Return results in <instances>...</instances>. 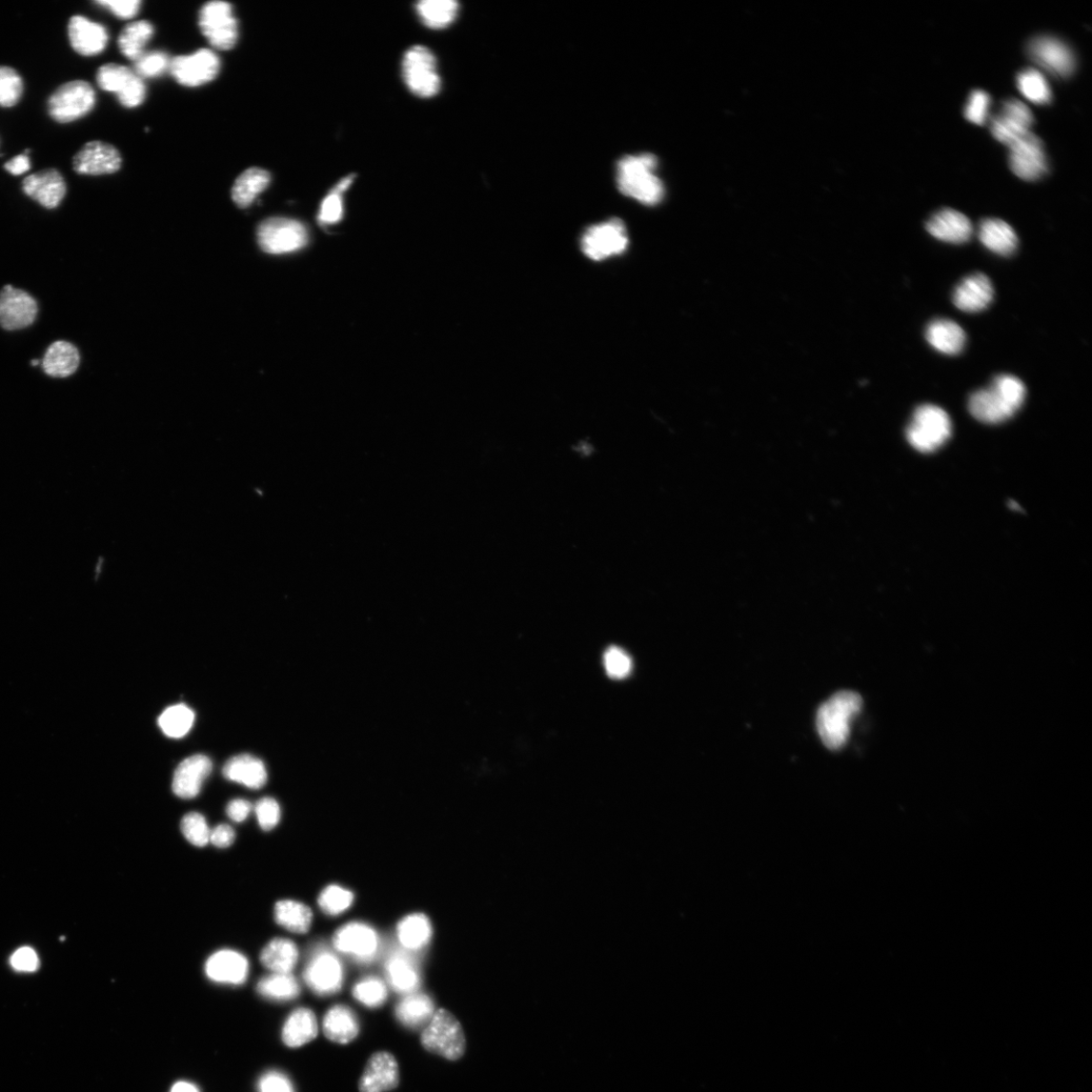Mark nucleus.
I'll use <instances>...</instances> for the list:
<instances>
[{
    "label": "nucleus",
    "instance_id": "obj_1",
    "mask_svg": "<svg viewBox=\"0 0 1092 1092\" xmlns=\"http://www.w3.org/2000/svg\"><path fill=\"white\" fill-rule=\"evenodd\" d=\"M1026 395L1025 384L1020 378L1001 375L988 388L971 395L968 403L969 411L983 423H1002L1020 410Z\"/></svg>",
    "mask_w": 1092,
    "mask_h": 1092
},
{
    "label": "nucleus",
    "instance_id": "obj_2",
    "mask_svg": "<svg viewBox=\"0 0 1092 1092\" xmlns=\"http://www.w3.org/2000/svg\"><path fill=\"white\" fill-rule=\"evenodd\" d=\"M658 160L653 154L625 156L617 165L616 181L619 191L646 206L662 201L664 190L656 175Z\"/></svg>",
    "mask_w": 1092,
    "mask_h": 1092
},
{
    "label": "nucleus",
    "instance_id": "obj_3",
    "mask_svg": "<svg viewBox=\"0 0 1092 1092\" xmlns=\"http://www.w3.org/2000/svg\"><path fill=\"white\" fill-rule=\"evenodd\" d=\"M863 700L853 691H842L823 703L818 712L817 725L824 745L839 750L849 736V723L861 712Z\"/></svg>",
    "mask_w": 1092,
    "mask_h": 1092
},
{
    "label": "nucleus",
    "instance_id": "obj_4",
    "mask_svg": "<svg viewBox=\"0 0 1092 1092\" xmlns=\"http://www.w3.org/2000/svg\"><path fill=\"white\" fill-rule=\"evenodd\" d=\"M950 434H952V422L948 413L929 403L917 408L906 429L909 444L923 454L939 450Z\"/></svg>",
    "mask_w": 1092,
    "mask_h": 1092
},
{
    "label": "nucleus",
    "instance_id": "obj_5",
    "mask_svg": "<svg viewBox=\"0 0 1092 1092\" xmlns=\"http://www.w3.org/2000/svg\"><path fill=\"white\" fill-rule=\"evenodd\" d=\"M421 1044L430 1053L451 1061L461 1058L467 1047L461 1025L447 1009L435 1011L430 1023L423 1028Z\"/></svg>",
    "mask_w": 1092,
    "mask_h": 1092
},
{
    "label": "nucleus",
    "instance_id": "obj_6",
    "mask_svg": "<svg viewBox=\"0 0 1092 1092\" xmlns=\"http://www.w3.org/2000/svg\"><path fill=\"white\" fill-rule=\"evenodd\" d=\"M95 97L93 88L87 81H69L59 87L49 97V116L57 123H72L93 110Z\"/></svg>",
    "mask_w": 1092,
    "mask_h": 1092
},
{
    "label": "nucleus",
    "instance_id": "obj_7",
    "mask_svg": "<svg viewBox=\"0 0 1092 1092\" xmlns=\"http://www.w3.org/2000/svg\"><path fill=\"white\" fill-rule=\"evenodd\" d=\"M261 249L271 254H286L305 247L308 231L300 221L271 218L262 221L257 232Z\"/></svg>",
    "mask_w": 1092,
    "mask_h": 1092
},
{
    "label": "nucleus",
    "instance_id": "obj_8",
    "mask_svg": "<svg viewBox=\"0 0 1092 1092\" xmlns=\"http://www.w3.org/2000/svg\"><path fill=\"white\" fill-rule=\"evenodd\" d=\"M198 26L215 49L227 51L235 47L239 31L230 4L211 2L202 6L198 14Z\"/></svg>",
    "mask_w": 1092,
    "mask_h": 1092
},
{
    "label": "nucleus",
    "instance_id": "obj_9",
    "mask_svg": "<svg viewBox=\"0 0 1092 1092\" xmlns=\"http://www.w3.org/2000/svg\"><path fill=\"white\" fill-rule=\"evenodd\" d=\"M403 74L409 90L420 97H431L440 90L436 60L431 51L415 46L403 57Z\"/></svg>",
    "mask_w": 1092,
    "mask_h": 1092
},
{
    "label": "nucleus",
    "instance_id": "obj_10",
    "mask_svg": "<svg viewBox=\"0 0 1092 1092\" xmlns=\"http://www.w3.org/2000/svg\"><path fill=\"white\" fill-rule=\"evenodd\" d=\"M96 81L101 90L116 93L119 104L126 108H137L146 98L143 80L124 65L109 64L101 66Z\"/></svg>",
    "mask_w": 1092,
    "mask_h": 1092
},
{
    "label": "nucleus",
    "instance_id": "obj_11",
    "mask_svg": "<svg viewBox=\"0 0 1092 1092\" xmlns=\"http://www.w3.org/2000/svg\"><path fill=\"white\" fill-rule=\"evenodd\" d=\"M630 245L623 221L611 219L590 227L582 239V250L586 257L600 261L623 253Z\"/></svg>",
    "mask_w": 1092,
    "mask_h": 1092
},
{
    "label": "nucleus",
    "instance_id": "obj_12",
    "mask_svg": "<svg viewBox=\"0 0 1092 1092\" xmlns=\"http://www.w3.org/2000/svg\"><path fill=\"white\" fill-rule=\"evenodd\" d=\"M221 63L211 50L200 49L190 55L170 60L169 70L181 86L197 88L211 83L219 74Z\"/></svg>",
    "mask_w": 1092,
    "mask_h": 1092
},
{
    "label": "nucleus",
    "instance_id": "obj_13",
    "mask_svg": "<svg viewBox=\"0 0 1092 1092\" xmlns=\"http://www.w3.org/2000/svg\"><path fill=\"white\" fill-rule=\"evenodd\" d=\"M1027 51L1034 64L1052 75L1068 77L1076 70L1074 52L1054 37L1042 36L1031 39Z\"/></svg>",
    "mask_w": 1092,
    "mask_h": 1092
},
{
    "label": "nucleus",
    "instance_id": "obj_14",
    "mask_svg": "<svg viewBox=\"0 0 1092 1092\" xmlns=\"http://www.w3.org/2000/svg\"><path fill=\"white\" fill-rule=\"evenodd\" d=\"M1009 148V167L1018 177L1036 181L1048 172V160L1042 140L1029 132Z\"/></svg>",
    "mask_w": 1092,
    "mask_h": 1092
},
{
    "label": "nucleus",
    "instance_id": "obj_15",
    "mask_svg": "<svg viewBox=\"0 0 1092 1092\" xmlns=\"http://www.w3.org/2000/svg\"><path fill=\"white\" fill-rule=\"evenodd\" d=\"M1034 117L1027 105L1018 99L1003 101L999 112L990 119V131L1007 147L1028 134Z\"/></svg>",
    "mask_w": 1092,
    "mask_h": 1092
},
{
    "label": "nucleus",
    "instance_id": "obj_16",
    "mask_svg": "<svg viewBox=\"0 0 1092 1092\" xmlns=\"http://www.w3.org/2000/svg\"><path fill=\"white\" fill-rule=\"evenodd\" d=\"M303 979L318 996L337 994L344 980L343 966L329 950L317 949L303 971Z\"/></svg>",
    "mask_w": 1092,
    "mask_h": 1092
},
{
    "label": "nucleus",
    "instance_id": "obj_17",
    "mask_svg": "<svg viewBox=\"0 0 1092 1092\" xmlns=\"http://www.w3.org/2000/svg\"><path fill=\"white\" fill-rule=\"evenodd\" d=\"M39 313L37 300L28 292L6 286L0 292V326L8 331L28 328Z\"/></svg>",
    "mask_w": 1092,
    "mask_h": 1092
},
{
    "label": "nucleus",
    "instance_id": "obj_18",
    "mask_svg": "<svg viewBox=\"0 0 1092 1092\" xmlns=\"http://www.w3.org/2000/svg\"><path fill=\"white\" fill-rule=\"evenodd\" d=\"M334 946L339 952L351 955L357 961L370 962L377 953L379 941L372 926L351 923L337 930Z\"/></svg>",
    "mask_w": 1092,
    "mask_h": 1092
},
{
    "label": "nucleus",
    "instance_id": "obj_19",
    "mask_svg": "<svg viewBox=\"0 0 1092 1092\" xmlns=\"http://www.w3.org/2000/svg\"><path fill=\"white\" fill-rule=\"evenodd\" d=\"M121 167L119 152L105 142L92 141L73 158L75 172L83 175H106L117 172Z\"/></svg>",
    "mask_w": 1092,
    "mask_h": 1092
},
{
    "label": "nucleus",
    "instance_id": "obj_20",
    "mask_svg": "<svg viewBox=\"0 0 1092 1092\" xmlns=\"http://www.w3.org/2000/svg\"><path fill=\"white\" fill-rule=\"evenodd\" d=\"M23 191L39 205L53 210L65 199L67 188L64 175L51 169L27 176L23 181Z\"/></svg>",
    "mask_w": 1092,
    "mask_h": 1092
},
{
    "label": "nucleus",
    "instance_id": "obj_21",
    "mask_svg": "<svg viewBox=\"0 0 1092 1092\" xmlns=\"http://www.w3.org/2000/svg\"><path fill=\"white\" fill-rule=\"evenodd\" d=\"M399 1082L396 1058L389 1052H377L370 1058L358 1088L360 1092H386L395 1089Z\"/></svg>",
    "mask_w": 1092,
    "mask_h": 1092
},
{
    "label": "nucleus",
    "instance_id": "obj_22",
    "mask_svg": "<svg viewBox=\"0 0 1092 1092\" xmlns=\"http://www.w3.org/2000/svg\"><path fill=\"white\" fill-rule=\"evenodd\" d=\"M69 42L81 56H96L104 52L108 42L107 29L83 15H74L68 23Z\"/></svg>",
    "mask_w": 1092,
    "mask_h": 1092
},
{
    "label": "nucleus",
    "instance_id": "obj_23",
    "mask_svg": "<svg viewBox=\"0 0 1092 1092\" xmlns=\"http://www.w3.org/2000/svg\"><path fill=\"white\" fill-rule=\"evenodd\" d=\"M213 764L204 755H195L182 761L177 767L172 782L174 794L182 799H193L198 795L202 783L212 772Z\"/></svg>",
    "mask_w": 1092,
    "mask_h": 1092
},
{
    "label": "nucleus",
    "instance_id": "obj_24",
    "mask_svg": "<svg viewBox=\"0 0 1092 1092\" xmlns=\"http://www.w3.org/2000/svg\"><path fill=\"white\" fill-rule=\"evenodd\" d=\"M205 970L209 979L214 982L240 985L248 977L249 962L236 950L221 949L208 959Z\"/></svg>",
    "mask_w": 1092,
    "mask_h": 1092
},
{
    "label": "nucleus",
    "instance_id": "obj_25",
    "mask_svg": "<svg viewBox=\"0 0 1092 1092\" xmlns=\"http://www.w3.org/2000/svg\"><path fill=\"white\" fill-rule=\"evenodd\" d=\"M994 296L995 290L990 279L983 273H975L959 283L954 292L953 301L963 312L978 313L990 305Z\"/></svg>",
    "mask_w": 1092,
    "mask_h": 1092
},
{
    "label": "nucleus",
    "instance_id": "obj_26",
    "mask_svg": "<svg viewBox=\"0 0 1092 1092\" xmlns=\"http://www.w3.org/2000/svg\"><path fill=\"white\" fill-rule=\"evenodd\" d=\"M926 230L933 237L952 245H963L974 235L973 222L962 213L944 209L926 222Z\"/></svg>",
    "mask_w": 1092,
    "mask_h": 1092
},
{
    "label": "nucleus",
    "instance_id": "obj_27",
    "mask_svg": "<svg viewBox=\"0 0 1092 1092\" xmlns=\"http://www.w3.org/2000/svg\"><path fill=\"white\" fill-rule=\"evenodd\" d=\"M386 974L391 987L396 993L410 995L420 985V974L416 963L407 952L396 950L386 963Z\"/></svg>",
    "mask_w": 1092,
    "mask_h": 1092
},
{
    "label": "nucleus",
    "instance_id": "obj_28",
    "mask_svg": "<svg viewBox=\"0 0 1092 1092\" xmlns=\"http://www.w3.org/2000/svg\"><path fill=\"white\" fill-rule=\"evenodd\" d=\"M978 237L987 249L1001 256L1014 254L1019 245L1013 227L1000 219L983 220L980 222Z\"/></svg>",
    "mask_w": 1092,
    "mask_h": 1092
},
{
    "label": "nucleus",
    "instance_id": "obj_29",
    "mask_svg": "<svg viewBox=\"0 0 1092 1092\" xmlns=\"http://www.w3.org/2000/svg\"><path fill=\"white\" fill-rule=\"evenodd\" d=\"M222 774L226 779L250 789H260L268 781L265 764L250 755H239L231 758L222 767Z\"/></svg>",
    "mask_w": 1092,
    "mask_h": 1092
},
{
    "label": "nucleus",
    "instance_id": "obj_30",
    "mask_svg": "<svg viewBox=\"0 0 1092 1092\" xmlns=\"http://www.w3.org/2000/svg\"><path fill=\"white\" fill-rule=\"evenodd\" d=\"M925 337L930 346L938 351L948 355H957L962 352L966 334L954 321L938 319L928 324Z\"/></svg>",
    "mask_w": 1092,
    "mask_h": 1092
},
{
    "label": "nucleus",
    "instance_id": "obj_31",
    "mask_svg": "<svg viewBox=\"0 0 1092 1092\" xmlns=\"http://www.w3.org/2000/svg\"><path fill=\"white\" fill-rule=\"evenodd\" d=\"M40 364L49 377L65 378L77 371L80 354L72 343L59 340L51 344Z\"/></svg>",
    "mask_w": 1092,
    "mask_h": 1092
},
{
    "label": "nucleus",
    "instance_id": "obj_32",
    "mask_svg": "<svg viewBox=\"0 0 1092 1092\" xmlns=\"http://www.w3.org/2000/svg\"><path fill=\"white\" fill-rule=\"evenodd\" d=\"M326 1038L337 1044H349L359 1033V1023L353 1011L346 1005H335L323 1021Z\"/></svg>",
    "mask_w": 1092,
    "mask_h": 1092
},
{
    "label": "nucleus",
    "instance_id": "obj_33",
    "mask_svg": "<svg viewBox=\"0 0 1092 1092\" xmlns=\"http://www.w3.org/2000/svg\"><path fill=\"white\" fill-rule=\"evenodd\" d=\"M432 1000L424 994H410L396 1007V1017L404 1027L420 1029L427 1027L435 1014Z\"/></svg>",
    "mask_w": 1092,
    "mask_h": 1092
},
{
    "label": "nucleus",
    "instance_id": "obj_34",
    "mask_svg": "<svg viewBox=\"0 0 1092 1092\" xmlns=\"http://www.w3.org/2000/svg\"><path fill=\"white\" fill-rule=\"evenodd\" d=\"M318 1035L317 1018L308 1008H298L282 1028V1041L290 1048H299L313 1041Z\"/></svg>",
    "mask_w": 1092,
    "mask_h": 1092
},
{
    "label": "nucleus",
    "instance_id": "obj_35",
    "mask_svg": "<svg viewBox=\"0 0 1092 1092\" xmlns=\"http://www.w3.org/2000/svg\"><path fill=\"white\" fill-rule=\"evenodd\" d=\"M271 179L270 172L259 168H252L241 173L231 192L235 204L241 209L251 206L256 197L269 188Z\"/></svg>",
    "mask_w": 1092,
    "mask_h": 1092
},
{
    "label": "nucleus",
    "instance_id": "obj_36",
    "mask_svg": "<svg viewBox=\"0 0 1092 1092\" xmlns=\"http://www.w3.org/2000/svg\"><path fill=\"white\" fill-rule=\"evenodd\" d=\"M260 961L273 974H291L299 961V949L291 940L277 938L262 949Z\"/></svg>",
    "mask_w": 1092,
    "mask_h": 1092
},
{
    "label": "nucleus",
    "instance_id": "obj_37",
    "mask_svg": "<svg viewBox=\"0 0 1092 1092\" xmlns=\"http://www.w3.org/2000/svg\"><path fill=\"white\" fill-rule=\"evenodd\" d=\"M397 934L404 949L408 952H416L430 942L432 935L430 921L422 914L410 915L399 923Z\"/></svg>",
    "mask_w": 1092,
    "mask_h": 1092
},
{
    "label": "nucleus",
    "instance_id": "obj_38",
    "mask_svg": "<svg viewBox=\"0 0 1092 1092\" xmlns=\"http://www.w3.org/2000/svg\"><path fill=\"white\" fill-rule=\"evenodd\" d=\"M274 917L279 925L296 934H305L309 932L313 921V914L310 907L295 900H281L277 902L274 909Z\"/></svg>",
    "mask_w": 1092,
    "mask_h": 1092
},
{
    "label": "nucleus",
    "instance_id": "obj_39",
    "mask_svg": "<svg viewBox=\"0 0 1092 1092\" xmlns=\"http://www.w3.org/2000/svg\"><path fill=\"white\" fill-rule=\"evenodd\" d=\"M154 35V27L147 20L132 23L120 32L117 39L119 51L128 59L138 60Z\"/></svg>",
    "mask_w": 1092,
    "mask_h": 1092
},
{
    "label": "nucleus",
    "instance_id": "obj_40",
    "mask_svg": "<svg viewBox=\"0 0 1092 1092\" xmlns=\"http://www.w3.org/2000/svg\"><path fill=\"white\" fill-rule=\"evenodd\" d=\"M258 994L273 1001H290L299 995V985L292 974H273L257 984Z\"/></svg>",
    "mask_w": 1092,
    "mask_h": 1092
},
{
    "label": "nucleus",
    "instance_id": "obj_41",
    "mask_svg": "<svg viewBox=\"0 0 1092 1092\" xmlns=\"http://www.w3.org/2000/svg\"><path fill=\"white\" fill-rule=\"evenodd\" d=\"M417 11L425 25L442 29L454 22L458 4L454 0H423L417 5Z\"/></svg>",
    "mask_w": 1092,
    "mask_h": 1092
},
{
    "label": "nucleus",
    "instance_id": "obj_42",
    "mask_svg": "<svg viewBox=\"0 0 1092 1092\" xmlns=\"http://www.w3.org/2000/svg\"><path fill=\"white\" fill-rule=\"evenodd\" d=\"M1017 85L1021 93L1030 103L1044 106L1052 100V91L1045 76L1037 69L1027 68L1017 77Z\"/></svg>",
    "mask_w": 1092,
    "mask_h": 1092
},
{
    "label": "nucleus",
    "instance_id": "obj_43",
    "mask_svg": "<svg viewBox=\"0 0 1092 1092\" xmlns=\"http://www.w3.org/2000/svg\"><path fill=\"white\" fill-rule=\"evenodd\" d=\"M195 722V713L185 704H177L168 708L158 719V724L168 737L180 739L185 737Z\"/></svg>",
    "mask_w": 1092,
    "mask_h": 1092
},
{
    "label": "nucleus",
    "instance_id": "obj_44",
    "mask_svg": "<svg viewBox=\"0 0 1092 1092\" xmlns=\"http://www.w3.org/2000/svg\"><path fill=\"white\" fill-rule=\"evenodd\" d=\"M354 896L350 890L338 885H330L323 890L318 903L324 913L338 916L346 913L352 905Z\"/></svg>",
    "mask_w": 1092,
    "mask_h": 1092
},
{
    "label": "nucleus",
    "instance_id": "obj_45",
    "mask_svg": "<svg viewBox=\"0 0 1092 1092\" xmlns=\"http://www.w3.org/2000/svg\"><path fill=\"white\" fill-rule=\"evenodd\" d=\"M23 93L24 83L18 72L12 67L0 66V107L16 106Z\"/></svg>",
    "mask_w": 1092,
    "mask_h": 1092
},
{
    "label": "nucleus",
    "instance_id": "obj_46",
    "mask_svg": "<svg viewBox=\"0 0 1092 1092\" xmlns=\"http://www.w3.org/2000/svg\"><path fill=\"white\" fill-rule=\"evenodd\" d=\"M353 997L362 1004L376 1008L381 1006L388 999V989L377 977H367L355 984Z\"/></svg>",
    "mask_w": 1092,
    "mask_h": 1092
},
{
    "label": "nucleus",
    "instance_id": "obj_47",
    "mask_svg": "<svg viewBox=\"0 0 1092 1092\" xmlns=\"http://www.w3.org/2000/svg\"><path fill=\"white\" fill-rule=\"evenodd\" d=\"M181 832L195 846H205L210 843L211 829L204 817L191 813L181 820Z\"/></svg>",
    "mask_w": 1092,
    "mask_h": 1092
},
{
    "label": "nucleus",
    "instance_id": "obj_48",
    "mask_svg": "<svg viewBox=\"0 0 1092 1092\" xmlns=\"http://www.w3.org/2000/svg\"><path fill=\"white\" fill-rule=\"evenodd\" d=\"M169 66L170 60L166 53H144L135 61V73L141 78H154L164 74Z\"/></svg>",
    "mask_w": 1092,
    "mask_h": 1092
},
{
    "label": "nucleus",
    "instance_id": "obj_49",
    "mask_svg": "<svg viewBox=\"0 0 1092 1092\" xmlns=\"http://www.w3.org/2000/svg\"><path fill=\"white\" fill-rule=\"evenodd\" d=\"M604 666L610 677L621 680L631 674L633 662L623 650L612 646L604 655Z\"/></svg>",
    "mask_w": 1092,
    "mask_h": 1092
},
{
    "label": "nucleus",
    "instance_id": "obj_50",
    "mask_svg": "<svg viewBox=\"0 0 1092 1092\" xmlns=\"http://www.w3.org/2000/svg\"><path fill=\"white\" fill-rule=\"evenodd\" d=\"M990 105L991 98L987 92L980 90L975 91L970 94L965 107V117L971 123L982 126L986 123Z\"/></svg>",
    "mask_w": 1092,
    "mask_h": 1092
},
{
    "label": "nucleus",
    "instance_id": "obj_51",
    "mask_svg": "<svg viewBox=\"0 0 1092 1092\" xmlns=\"http://www.w3.org/2000/svg\"><path fill=\"white\" fill-rule=\"evenodd\" d=\"M255 814L263 831H272L280 820V807L273 798L260 799L255 805Z\"/></svg>",
    "mask_w": 1092,
    "mask_h": 1092
},
{
    "label": "nucleus",
    "instance_id": "obj_52",
    "mask_svg": "<svg viewBox=\"0 0 1092 1092\" xmlns=\"http://www.w3.org/2000/svg\"><path fill=\"white\" fill-rule=\"evenodd\" d=\"M343 192L336 186L335 190L323 200L319 213V221L323 225H333L341 220L343 214L341 195Z\"/></svg>",
    "mask_w": 1092,
    "mask_h": 1092
},
{
    "label": "nucleus",
    "instance_id": "obj_53",
    "mask_svg": "<svg viewBox=\"0 0 1092 1092\" xmlns=\"http://www.w3.org/2000/svg\"><path fill=\"white\" fill-rule=\"evenodd\" d=\"M95 4L123 19L134 17L141 7L140 0H99Z\"/></svg>",
    "mask_w": 1092,
    "mask_h": 1092
},
{
    "label": "nucleus",
    "instance_id": "obj_54",
    "mask_svg": "<svg viewBox=\"0 0 1092 1092\" xmlns=\"http://www.w3.org/2000/svg\"><path fill=\"white\" fill-rule=\"evenodd\" d=\"M259 1092H295L291 1080L277 1071L268 1072L258 1083Z\"/></svg>",
    "mask_w": 1092,
    "mask_h": 1092
},
{
    "label": "nucleus",
    "instance_id": "obj_55",
    "mask_svg": "<svg viewBox=\"0 0 1092 1092\" xmlns=\"http://www.w3.org/2000/svg\"><path fill=\"white\" fill-rule=\"evenodd\" d=\"M39 964L37 953L29 947L19 948L11 958L12 967L18 973H34Z\"/></svg>",
    "mask_w": 1092,
    "mask_h": 1092
},
{
    "label": "nucleus",
    "instance_id": "obj_56",
    "mask_svg": "<svg viewBox=\"0 0 1092 1092\" xmlns=\"http://www.w3.org/2000/svg\"><path fill=\"white\" fill-rule=\"evenodd\" d=\"M234 829L228 824H219L211 831L210 842L217 847L225 848L235 841Z\"/></svg>",
    "mask_w": 1092,
    "mask_h": 1092
},
{
    "label": "nucleus",
    "instance_id": "obj_57",
    "mask_svg": "<svg viewBox=\"0 0 1092 1092\" xmlns=\"http://www.w3.org/2000/svg\"><path fill=\"white\" fill-rule=\"evenodd\" d=\"M252 811V805L245 799L232 800L227 806L228 817L236 822L245 821Z\"/></svg>",
    "mask_w": 1092,
    "mask_h": 1092
},
{
    "label": "nucleus",
    "instance_id": "obj_58",
    "mask_svg": "<svg viewBox=\"0 0 1092 1092\" xmlns=\"http://www.w3.org/2000/svg\"><path fill=\"white\" fill-rule=\"evenodd\" d=\"M30 150H27L25 153L13 157L9 162H7L4 169L12 175H20L29 171L31 169V162L28 156Z\"/></svg>",
    "mask_w": 1092,
    "mask_h": 1092
},
{
    "label": "nucleus",
    "instance_id": "obj_59",
    "mask_svg": "<svg viewBox=\"0 0 1092 1092\" xmlns=\"http://www.w3.org/2000/svg\"><path fill=\"white\" fill-rule=\"evenodd\" d=\"M170 1092H200L196 1085L188 1081H179L175 1083Z\"/></svg>",
    "mask_w": 1092,
    "mask_h": 1092
},
{
    "label": "nucleus",
    "instance_id": "obj_60",
    "mask_svg": "<svg viewBox=\"0 0 1092 1092\" xmlns=\"http://www.w3.org/2000/svg\"><path fill=\"white\" fill-rule=\"evenodd\" d=\"M39 363H40V361H39V360H38V359H35V360H33V361H32V366H33V367H37V366H39Z\"/></svg>",
    "mask_w": 1092,
    "mask_h": 1092
}]
</instances>
